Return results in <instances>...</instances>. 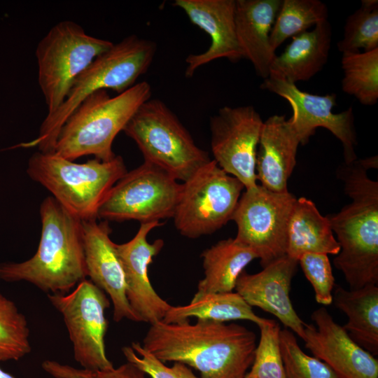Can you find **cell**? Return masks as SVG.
<instances>
[{"label":"cell","mask_w":378,"mask_h":378,"mask_svg":"<svg viewBox=\"0 0 378 378\" xmlns=\"http://www.w3.org/2000/svg\"><path fill=\"white\" fill-rule=\"evenodd\" d=\"M204 277L192 300L214 293L232 292L241 273L254 259L255 251L235 238L222 239L201 254Z\"/></svg>","instance_id":"cb8c5ba5"},{"label":"cell","mask_w":378,"mask_h":378,"mask_svg":"<svg viewBox=\"0 0 378 378\" xmlns=\"http://www.w3.org/2000/svg\"><path fill=\"white\" fill-rule=\"evenodd\" d=\"M113 43L88 34L71 20L51 27L36 48L38 82L48 108L55 111L79 75Z\"/></svg>","instance_id":"ba28073f"},{"label":"cell","mask_w":378,"mask_h":378,"mask_svg":"<svg viewBox=\"0 0 378 378\" xmlns=\"http://www.w3.org/2000/svg\"><path fill=\"white\" fill-rule=\"evenodd\" d=\"M297 198L258 184L241 195L231 220L237 227L235 239L253 249L262 267L286 255L289 218Z\"/></svg>","instance_id":"7c38bea8"},{"label":"cell","mask_w":378,"mask_h":378,"mask_svg":"<svg viewBox=\"0 0 378 378\" xmlns=\"http://www.w3.org/2000/svg\"><path fill=\"white\" fill-rule=\"evenodd\" d=\"M173 5L211 38L206 51L186 58V77H192L197 69L220 58L232 62L244 59L235 31V0H176Z\"/></svg>","instance_id":"d6986e66"},{"label":"cell","mask_w":378,"mask_h":378,"mask_svg":"<svg viewBox=\"0 0 378 378\" xmlns=\"http://www.w3.org/2000/svg\"><path fill=\"white\" fill-rule=\"evenodd\" d=\"M263 122L251 105L225 106L210 118L214 160L226 173L239 179L246 190L258 185L256 153Z\"/></svg>","instance_id":"4fadbf2b"},{"label":"cell","mask_w":378,"mask_h":378,"mask_svg":"<svg viewBox=\"0 0 378 378\" xmlns=\"http://www.w3.org/2000/svg\"><path fill=\"white\" fill-rule=\"evenodd\" d=\"M159 221L140 223L139 229L129 241L115 244L121 260L128 302L140 321L150 324L162 321L170 305L153 288L148 268L164 246L161 239L150 243L148 233L161 226Z\"/></svg>","instance_id":"2e32d148"},{"label":"cell","mask_w":378,"mask_h":378,"mask_svg":"<svg viewBox=\"0 0 378 378\" xmlns=\"http://www.w3.org/2000/svg\"><path fill=\"white\" fill-rule=\"evenodd\" d=\"M244 188L211 160L182 183L172 217L176 230L190 239L213 234L231 220Z\"/></svg>","instance_id":"9c48e42d"},{"label":"cell","mask_w":378,"mask_h":378,"mask_svg":"<svg viewBox=\"0 0 378 378\" xmlns=\"http://www.w3.org/2000/svg\"><path fill=\"white\" fill-rule=\"evenodd\" d=\"M127 361L142 370L149 378H201L188 365L175 362L172 366L160 361L144 349L139 342L122 349Z\"/></svg>","instance_id":"d6a6232c"},{"label":"cell","mask_w":378,"mask_h":378,"mask_svg":"<svg viewBox=\"0 0 378 378\" xmlns=\"http://www.w3.org/2000/svg\"><path fill=\"white\" fill-rule=\"evenodd\" d=\"M31 351L25 316L0 293V361L18 360Z\"/></svg>","instance_id":"f1b7e54d"},{"label":"cell","mask_w":378,"mask_h":378,"mask_svg":"<svg viewBox=\"0 0 378 378\" xmlns=\"http://www.w3.org/2000/svg\"><path fill=\"white\" fill-rule=\"evenodd\" d=\"M337 48L342 53L378 48L377 0H363L361 6L347 17Z\"/></svg>","instance_id":"f546056e"},{"label":"cell","mask_w":378,"mask_h":378,"mask_svg":"<svg viewBox=\"0 0 378 378\" xmlns=\"http://www.w3.org/2000/svg\"><path fill=\"white\" fill-rule=\"evenodd\" d=\"M279 343L286 378H340L324 362L306 354L289 329L280 330Z\"/></svg>","instance_id":"1f68e13d"},{"label":"cell","mask_w":378,"mask_h":378,"mask_svg":"<svg viewBox=\"0 0 378 378\" xmlns=\"http://www.w3.org/2000/svg\"><path fill=\"white\" fill-rule=\"evenodd\" d=\"M156 50L155 42L136 35H130L113 43L79 75L62 104L53 113L47 114L37 137L21 146L36 147L43 153L54 152L62 125L88 95L108 89L120 94L130 88L148 71Z\"/></svg>","instance_id":"277c9868"},{"label":"cell","mask_w":378,"mask_h":378,"mask_svg":"<svg viewBox=\"0 0 378 378\" xmlns=\"http://www.w3.org/2000/svg\"><path fill=\"white\" fill-rule=\"evenodd\" d=\"M41 366L54 378H148L142 370L128 361L118 368L106 370L76 368L53 360H44Z\"/></svg>","instance_id":"e575fe53"},{"label":"cell","mask_w":378,"mask_h":378,"mask_svg":"<svg viewBox=\"0 0 378 378\" xmlns=\"http://www.w3.org/2000/svg\"><path fill=\"white\" fill-rule=\"evenodd\" d=\"M332 302L347 316L342 327L351 339L372 355H377L378 286L346 290L335 285Z\"/></svg>","instance_id":"d4e9b609"},{"label":"cell","mask_w":378,"mask_h":378,"mask_svg":"<svg viewBox=\"0 0 378 378\" xmlns=\"http://www.w3.org/2000/svg\"><path fill=\"white\" fill-rule=\"evenodd\" d=\"M377 165L374 155L340 166L337 176L351 201L327 216L340 247L333 264L350 289L378 286V182L368 175Z\"/></svg>","instance_id":"7a4b0ae2"},{"label":"cell","mask_w":378,"mask_h":378,"mask_svg":"<svg viewBox=\"0 0 378 378\" xmlns=\"http://www.w3.org/2000/svg\"><path fill=\"white\" fill-rule=\"evenodd\" d=\"M0 378H15L9 373L6 372L0 368Z\"/></svg>","instance_id":"d590c367"},{"label":"cell","mask_w":378,"mask_h":378,"mask_svg":"<svg viewBox=\"0 0 378 378\" xmlns=\"http://www.w3.org/2000/svg\"><path fill=\"white\" fill-rule=\"evenodd\" d=\"M340 249L327 216L312 200L296 199L288 224L286 255L298 260L306 253L337 255Z\"/></svg>","instance_id":"603a6c76"},{"label":"cell","mask_w":378,"mask_h":378,"mask_svg":"<svg viewBox=\"0 0 378 378\" xmlns=\"http://www.w3.org/2000/svg\"><path fill=\"white\" fill-rule=\"evenodd\" d=\"M282 0H235L237 39L243 57L263 79L270 75L276 57L270 43V32Z\"/></svg>","instance_id":"44dd1931"},{"label":"cell","mask_w":378,"mask_h":378,"mask_svg":"<svg viewBox=\"0 0 378 378\" xmlns=\"http://www.w3.org/2000/svg\"><path fill=\"white\" fill-rule=\"evenodd\" d=\"M260 87L278 94L289 103L293 115L288 120L300 138V144H307L316 130L323 127L341 141L345 163L357 159L353 108L334 113L332 108L337 99L335 93L326 95L311 94L300 90L294 83L272 76L264 79Z\"/></svg>","instance_id":"5bb4252c"},{"label":"cell","mask_w":378,"mask_h":378,"mask_svg":"<svg viewBox=\"0 0 378 378\" xmlns=\"http://www.w3.org/2000/svg\"><path fill=\"white\" fill-rule=\"evenodd\" d=\"M328 7L319 0H284L270 36L275 51L287 38L293 37L328 20Z\"/></svg>","instance_id":"83f0119b"},{"label":"cell","mask_w":378,"mask_h":378,"mask_svg":"<svg viewBox=\"0 0 378 378\" xmlns=\"http://www.w3.org/2000/svg\"><path fill=\"white\" fill-rule=\"evenodd\" d=\"M298 264V260L285 255L258 273L248 274L244 270L234 289L251 307H258L274 315L303 340L306 323L294 309L289 295Z\"/></svg>","instance_id":"e0dca14e"},{"label":"cell","mask_w":378,"mask_h":378,"mask_svg":"<svg viewBox=\"0 0 378 378\" xmlns=\"http://www.w3.org/2000/svg\"><path fill=\"white\" fill-rule=\"evenodd\" d=\"M314 324L305 323V347L340 378H378V360L360 347L325 307L314 311Z\"/></svg>","instance_id":"9a60e30c"},{"label":"cell","mask_w":378,"mask_h":378,"mask_svg":"<svg viewBox=\"0 0 378 378\" xmlns=\"http://www.w3.org/2000/svg\"><path fill=\"white\" fill-rule=\"evenodd\" d=\"M146 162L127 172L101 204L97 217L106 221L140 223L172 218L182 183Z\"/></svg>","instance_id":"30bf717a"},{"label":"cell","mask_w":378,"mask_h":378,"mask_svg":"<svg viewBox=\"0 0 378 378\" xmlns=\"http://www.w3.org/2000/svg\"><path fill=\"white\" fill-rule=\"evenodd\" d=\"M255 334L247 328L209 320L150 324L143 348L163 363L178 362L201 378H244L254 357Z\"/></svg>","instance_id":"6da1fadb"},{"label":"cell","mask_w":378,"mask_h":378,"mask_svg":"<svg viewBox=\"0 0 378 378\" xmlns=\"http://www.w3.org/2000/svg\"><path fill=\"white\" fill-rule=\"evenodd\" d=\"M300 140L289 120L273 115L263 122L256 153L255 174L260 186L275 192H288Z\"/></svg>","instance_id":"ffe728a7"},{"label":"cell","mask_w":378,"mask_h":378,"mask_svg":"<svg viewBox=\"0 0 378 378\" xmlns=\"http://www.w3.org/2000/svg\"><path fill=\"white\" fill-rule=\"evenodd\" d=\"M123 132L137 145L144 162L183 183L211 159L195 144L176 114L159 99L143 103Z\"/></svg>","instance_id":"52a82bcc"},{"label":"cell","mask_w":378,"mask_h":378,"mask_svg":"<svg viewBox=\"0 0 378 378\" xmlns=\"http://www.w3.org/2000/svg\"><path fill=\"white\" fill-rule=\"evenodd\" d=\"M344 76L342 89L365 106L378 100V48L367 52H345L342 56Z\"/></svg>","instance_id":"4316f807"},{"label":"cell","mask_w":378,"mask_h":378,"mask_svg":"<svg viewBox=\"0 0 378 378\" xmlns=\"http://www.w3.org/2000/svg\"><path fill=\"white\" fill-rule=\"evenodd\" d=\"M332 27L323 20L312 31L292 37L284 51L274 59L269 76L291 83L306 81L322 70L329 55Z\"/></svg>","instance_id":"7402d4cb"},{"label":"cell","mask_w":378,"mask_h":378,"mask_svg":"<svg viewBox=\"0 0 378 378\" xmlns=\"http://www.w3.org/2000/svg\"><path fill=\"white\" fill-rule=\"evenodd\" d=\"M258 327L260 340L244 378H286L280 350L279 323L269 319Z\"/></svg>","instance_id":"4dcf8cb0"},{"label":"cell","mask_w":378,"mask_h":378,"mask_svg":"<svg viewBox=\"0 0 378 378\" xmlns=\"http://www.w3.org/2000/svg\"><path fill=\"white\" fill-rule=\"evenodd\" d=\"M197 319L226 322L247 320L258 326L269 319L262 318L253 311L252 307L237 293H214L192 300L188 304L171 306L162 321L166 323H181Z\"/></svg>","instance_id":"484cf974"},{"label":"cell","mask_w":378,"mask_h":378,"mask_svg":"<svg viewBox=\"0 0 378 378\" xmlns=\"http://www.w3.org/2000/svg\"><path fill=\"white\" fill-rule=\"evenodd\" d=\"M122 158H97L77 163L54 152H35L27 173L48 190L70 214L80 219H98L99 207L115 183L127 172Z\"/></svg>","instance_id":"8992f818"},{"label":"cell","mask_w":378,"mask_h":378,"mask_svg":"<svg viewBox=\"0 0 378 378\" xmlns=\"http://www.w3.org/2000/svg\"><path fill=\"white\" fill-rule=\"evenodd\" d=\"M48 298L63 317L73 344L74 359L82 368H113L105 346L108 328L105 312L111 304L106 293L86 279L68 293H48Z\"/></svg>","instance_id":"8fae6325"},{"label":"cell","mask_w":378,"mask_h":378,"mask_svg":"<svg viewBox=\"0 0 378 378\" xmlns=\"http://www.w3.org/2000/svg\"><path fill=\"white\" fill-rule=\"evenodd\" d=\"M298 263L314 288L316 302L330 304L335 284L328 255L306 253L300 257Z\"/></svg>","instance_id":"836d02e7"},{"label":"cell","mask_w":378,"mask_h":378,"mask_svg":"<svg viewBox=\"0 0 378 378\" xmlns=\"http://www.w3.org/2000/svg\"><path fill=\"white\" fill-rule=\"evenodd\" d=\"M41 232L35 254L0 264V279L27 281L44 292L66 294L86 279L82 220L52 196L40 205Z\"/></svg>","instance_id":"3957f363"},{"label":"cell","mask_w":378,"mask_h":378,"mask_svg":"<svg viewBox=\"0 0 378 378\" xmlns=\"http://www.w3.org/2000/svg\"><path fill=\"white\" fill-rule=\"evenodd\" d=\"M151 94L146 81L136 83L115 97L106 90L92 93L62 125L54 153L72 161L86 155L102 161L113 159L116 155L112 149L115 138Z\"/></svg>","instance_id":"5b68a950"},{"label":"cell","mask_w":378,"mask_h":378,"mask_svg":"<svg viewBox=\"0 0 378 378\" xmlns=\"http://www.w3.org/2000/svg\"><path fill=\"white\" fill-rule=\"evenodd\" d=\"M83 239L88 276L108 295L113 307V318L141 322L126 295L122 265L110 237L108 221L82 220Z\"/></svg>","instance_id":"ac0fdd59"}]
</instances>
